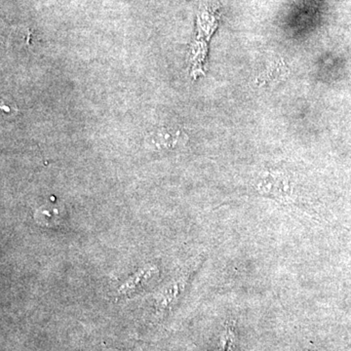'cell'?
I'll return each mask as SVG.
<instances>
[{
  "instance_id": "cell-1",
  "label": "cell",
  "mask_w": 351,
  "mask_h": 351,
  "mask_svg": "<svg viewBox=\"0 0 351 351\" xmlns=\"http://www.w3.org/2000/svg\"><path fill=\"white\" fill-rule=\"evenodd\" d=\"M290 186L285 178L280 175L269 174L258 184V191L279 200H287L290 196Z\"/></svg>"
},
{
  "instance_id": "cell-3",
  "label": "cell",
  "mask_w": 351,
  "mask_h": 351,
  "mask_svg": "<svg viewBox=\"0 0 351 351\" xmlns=\"http://www.w3.org/2000/svg\"><path fill=\"white\" fill-rule=\"evenodd\" d=\"M184 140V134L173 129H161L152 135V142L160 149H175L180 144H182Z\"/></svg>"
},
{
  "instance_id": "cell-2",
  "label": "cell",
  "mask_w": 351,
  "mask_h": 351,
  "mask_svg": "<svg viewBox=\"0 0 351 351\" xmlns=\"http://www.w3.org/2000/svg\"><path fill=\"white\" fill-rule=\"evenodd\" d=\"M34 221L45 228H55L63 221V208L56 203H47L34 212Z\"/></svg>"
},
{
  "instance_id": "cell-4",
  "label": "cell",
  "mask_w": 351,
  "mask_h": 351,
  "mask_svg": "<svg viewBox=\"0 0 351 351\" xmlns=\"http://www.w3.org/2000/svg\"><path fill=\"white\" fill-rule=\"evenodd\" d=\"M308 351H311V350H308Z\"/></svg>"
}]
</instances>
